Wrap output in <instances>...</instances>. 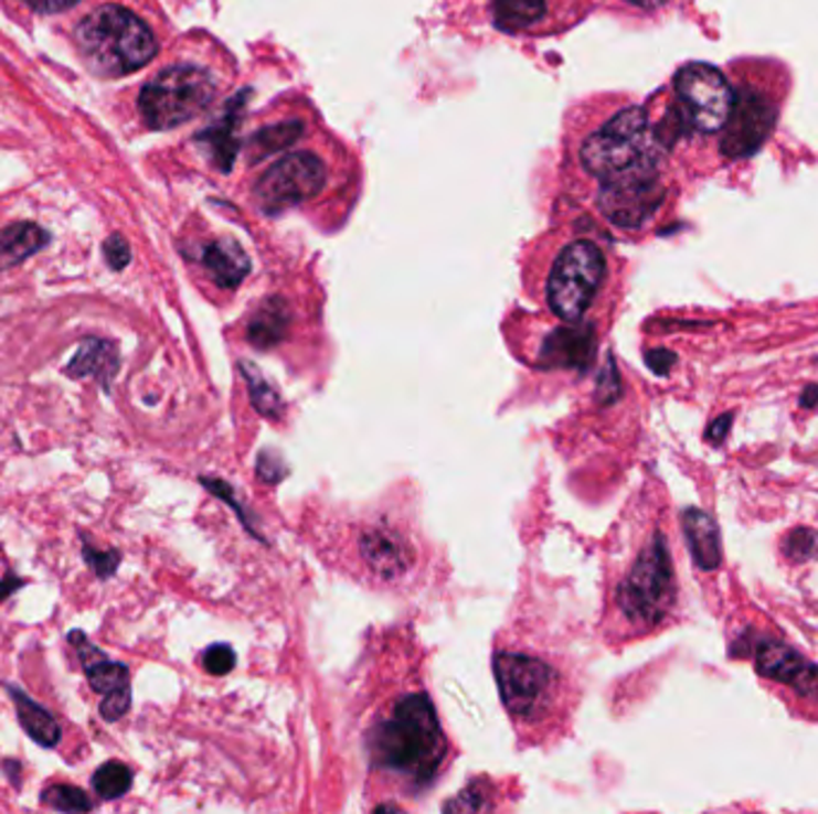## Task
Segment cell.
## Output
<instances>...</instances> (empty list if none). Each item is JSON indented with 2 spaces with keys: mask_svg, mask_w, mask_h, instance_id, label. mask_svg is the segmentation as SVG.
Wrapping results in <instances>:
<instances>
[{
  "mask_svg": "<svg viewBox=\"0 0 818 814\" xmlns=\"http://www.w3.org/2000/svg\"><path fill=\"white\" fill-rule=\"evenodd\" d=\"M51 235L34 223H18L0 232V270L24 264L29 256L46 249Z\"/></svg>",
  "mask_w": 818,
  "mask_h": 814,
  "instance_id": "ffe728a7",
  "label": "cell"
},
{
  "mask_svg": "<svg viewBox=\"0 0 818 814\" xmlns=\"http://www.w3.org/2000/svg\"><path fill=\"white\" fill-rule=\"evenodd\" d=\"M67 643L75 650L82 664V672L89 681V688L104 700L98 705V715L104 721H120L129 707H132V681H129V666L110 660L108 654L94 645L82 629L67 633Z\"/></svg>",
  "mask_w": 818,
  "mask_h": 814,
  "instance_id": "30bf717a",
  "label": "cell"
},
{
  "mask_svg": "<svg viewBox=\"0 0 818 814\" xmlns=\"http://www.w3.org/2000/svg\"><path fill=\"white\" fill-rule=\"evenodd\" d=\"M816 551V533L809 528H795L785 540V555L795 561L809 559Z\"/></svg>",
  "mask_w": 818,
  "mask_h": 814,
  "instance_id": "4316f807",
  "label": "cell"
},
{
  "mask_svg": "<svg viewBox=\"0 0 818 814\" xmlns=\"http://www.w3.org/2000/svg\"><path fill=\"white\" fill-rule=\"evenodd\" d=\"M682 528L694 564L701 571H715L723 561L721 533H718L715 521L701 508L689 506L682 512Z\"/></svg>",
  "mask_w": 818,
  "mask_h": 814,
  "instance_id": "ac0fdd59",
  "label": "cell"
},
{
  "mask_svg": "<svg viewBox=\"0 0 818 814\" xmlns=\"http://www.w3.org/2000/svg\"><path fill=\"white\" fill-rule=\"evenodd\" d=\"M75 43L92 72L125 77L153 61L158 41L139 14L123 6H100L75 29Z\"/></svg>",
  "mask_w": 818,
  "mask_h": 814,
  "instance_id": "7a4b0ae2",
  "label": "cell"
},
{
  "mask_svg": "<svg viewBox=\"0 0 818 814\" xmlns=\"http://www.w3.org/2000/svg\"><path fill=\"white\" fill-rule=\"evenodd\" d=\"M132 769H129L125 762L110 760L100 764L96 772L92 774V789L100 797V801H120L132 789Z\"/></svg>",
  "mask_w": 818,
  "mask_h": 814,
  "instance_id": "603a6c76",
  "label": "cell"
},
{
  "mask_svg": "<svg viewBox=\"0 0 818 814\" xmlns=\"http://www.w3.org/2000/svg\"><path fill=\"white\" fill-rule=\"evenodd\" d=\"M79 540H82V559L86 566H89L92 574L100 580V583L118 574L120 564H123V551L118 547H98L96 540H92V535L84 531H79Z\"/></svg>",
  "mask_w": 818,
  "mask_h": 814,
  "instance_id": "cb8c5ba5",
  "label": "cell"
},
{
  "mask_svg": "<svg viewBox=\"0 0 818 814\" xmlns=\"http://www.w3.org/2000/svg\"><path fill=\"white\" fill-rule=\"evenodd\" d=\"M118 371H120V349L113 340L106 338H84L77 346L75 356L63 366V373L70 381H86V377H94L104 392H110Z\"/></svg>",
  "mask_w": 818,
  "mask_h": 814,
  "instance_id": "5bb4252c",
  "label": "cell"
},
{
  "mask_svg": "<svg viewBox=\"0 0 818 814\" xmlns=\"http://www.w3.org/2000/svg\"><path fill=\"white\" fill-rule=\"evenodd\" d=\"M674 363H678V356L668 352V349H654V352L646 354V366L660 377L668 375L674 368Z\"/></svg>",
  "mask_w": 818,
  "mask_h": 814,
  "instance_id": "f546056e",
  "label": "cell"
},
{
  "mask_svg": "<svg viewBox=\"0 0 818 814\" xmlns=\"http://www.w3.org/2000/svg\"><path fill=\"white\" fill-rule=\"evenodd\" d=\"M371 760L385 772L412 783H428L445 758V738L436 709L426 695L393 703L371 729Z\"/></svg>",
  "mask_w": 818,
  "mask_h": 814,
  "instance_id": "6da1fadb",
  "label": "cell"
},
{
  "mask_svg": "<svg viewBox=\"0 0 818 814\" xmlns=\"http://www.w3.org/2000/svg\"><path fill=\"white\" fill-rule=\"evenodd\" d=\"M754 662L761 676L785 683L799 695L818 700V666L807 657H801L797 650L778 641H758Z\"/></svg>",
  "mask_w": 818,
  "mask_h": 814,
  "instance_id": "4fadbf2b",
  "label": "cell"
},
{
  "mask_svg": "<svg viewBox=\"0 0 818 814\" xmlns=\"http://www.w3.org/2000/svg\"><path fill=\"white\" fill-rule=\"evenodd\" d=\"M660 201H663V192L658 184V172H651L601 184L598 206L613 225L637 229L649 221Z\"/></svg>",
  "mask_w": 818,
  "mask_h": 814,
  "instance_id": "7c38bea8",
  "label": "cell"
},
{
  "mask_svg": "<svg viewBox=\"0 0 818 814\" xmlns=\"http://www.w3.org/2000/svg\"><path fill=\"white\" fill-rule=\"evenodd\" d=\"M627 3L644 8V10H656V8H663L668 0H627Z\"/></svg>",
  "mask_w": 818,
  "mask_h": 814,
  "instance_id": "d590c367",
  "label": "cell"
},
{
  "mask_svg": "<svg viewBox=\"0 0 818 814\" xmlns=\"http://www.w3.org/2000/svg\"><path fill=\"white\" fill-rule=\"evenodd\" d=\"M596 354V334L588 325H574L555 330L549 340L543 342L541 356L543 363L555 368H580L584 371Z\"/></svg>",
  "mask_w": 818,
  "mask_h": 814,
  "instance_id": "2e32d148",
  "label": "cell"
},
{
  "mask_svg": "<svg viewBox=\"0 0 818 814\" xmlns=\"http://www.w3.org/2000/svg\"><path fill=\"white\" fill-rule=\"evenodd\" d=\"M24 3L36 10V12H63L67 8H72L77 3V0H24Z\"/></svg>",
  "mask_w": 818,
  "mask_h": 814,
  "instance_id": "d6a6232c",
  "label": "cell"
},
{
  "mask_svg": "<svg viewBox=\"0 0 818 814\" xmlns=\"http://www.w3.org/2000/svg\"><path fill=\"white\" fill-rule=\"evenodd\" d=\"M615 602L623 617L637 626H654L674 602V569L663 533H654L637 561L620 580Z\"/></svg>",
  "mask_w": 818,
  "mask_h": 814,
  "instance_id": "8992f818",
  "label": "cell"
},
{
  "mask_svg": "<svg viewBox=\"0 0 818 814\" xmlns=\"http://www.w3.org/2000/svg\"><path fill=\"white\" fill-rule=\"evenodd\" d=\"M242 373L244 377H247V385H249V392H252V401L258 411H262L264 416H278L283 411L280 406V399H278V392L273 389L258 371H254L249 363H242Z\"/></svg>",
  "mask_w": 818,
  "mask_h": 814,
  "instance_id": "484cf974",
  "label": "cell"
},
{
  "mask_svg": "<svg viewBox=\"0 0 818 814\" xmlns=\"http://www.w3.org/2000/svg\"><path fill=\"white\" fill-rule=\"evenodd\" d=\"M104 256L110 270H125L132 260V251H129V244L120 235H110L104 244Z\"/></svg>",
  "mask_w": 818,
  "mask_h": 814,
  "instance_id": "f1b7e54d",
  "label": "cell"
},
{
  "mask_svg": "<svg viewBox=\"0 0 818 814\" xmlns=\"http://www.w3.org/2000/svg\"><path fill=\"white\" fill-rule=\"evenodd\" d=\"M6 693L10 695L14 715H18V721L22 726V731L34 740L41 748H57L63 740V726L57 721L53 711H49L43 705H39L34 697H29L22 688L12 686V683H3Z\"/></svg>",
  "mask_w": 818,
  "mask_h": 814,
  "instance_id": "e0dca14e",
  "label": "cell"
},
{
  "mask_svg": "<svg viewBox=\"0 0 818 814\" xmlns=\"http://www.w3.org/2000/svg\"><path fill=\"white\" fill-rule=\"evenodd\" d=\"M580 165L601 184L658 172V141L644 108L617 110L580 147Z\"/></svg>",
  "mask_w": 818,
  "mask_h": 814,
  "instance_id": "3957f363",
  "label": "cell"
},
{
  "mask_svg": "<svg viewBox=\"0 0 818 814\" xmlns=\"http://www.w3.org/2000/svg\"><path fill=\"white\" fill-rule=\"evenodd\" d=\"M221 92V79L206 65L178 63L158 72L139 94L141 118L166 132L204 115Z\"/></svg>",
  "mask_w": 818,
  "mask_h": 814,
  "instance_id": "277c9868",
  "label": "cell"
},
{
  "mask_svg": "<svg viewBox=\"0 0 818 814\" xmlns=\"http://www.w3.org/2000/svg\"><path fill=\"white\" fill-rule=\"evenodd\" d=\"M41 805L51 807L55 812H67V814H79V812H92L96 803L92 801L86 791L70 786V783H53V786L41 791Z\"/></svg>",
  "mask_w": 818,
  "mask_h": 814,
  "instance_id": "d4e9b609",
  "label": "cell"
},
{
  "mask_svg": "<svg viewBox=\"0 0 818 814\" xmlns=\"http://www.w3.org/2000/svg\"><path fill=\"white\" fill-rule=\"evenodd\" d=\"M359 551L369 569L383 580H393L407 571L412 564V549L393 531L371 528L359 540Z\"/></svg>",
  "mask_w": 818,
  "mask_h": 814,
  "instance_id": "9a60e30c",
  "label": "cell"
},
{
  "mask_svg": "<svg viewBox=\"0 0 818 814\" xmlns=\"http://www.w3.org/2000/svg\"><path fill=\"white\" fill-rule=\"evenodd\" d=\"M498 688L508 711L517 719L537 721L553 709L560 693V674L555 666L531 654H498Z\"/></svg>",
  "mask_w": 818,
  "mask_h": 814,
  "instance_id": "ba28073f",
  "label": "cell"
},
{
  "mask_svg": "<svg viewBox=\"0 0 818 814\" xmlns=\"http://www.w3.org/2000/svg\"><path fill=\"white\" fill-rule=\"evenodd\" d=\"M732 420H735V414L727 411L723 416H718L713 424L707 428V440L711 445H723L727 440L730 435V428H732Z\"/></svg>",
  "mask_w": 818,
  "mask_h": 814,
  "instance_id": "4dcf8cb0",
  "label": "cell"
},
{
  "mask_svg": "<svg viewBox=\"0 0 818 814\" xmlns=\"http://www.w3.org/2000/svg\"><path fill=\"white\" fill-rule=\"evenodd\" d=\"M201 662H204V668H206L209 674H213V676H225V674L233 672L235 652H233V647H227V645H211L204 652V657H201Z\"/></svg>",
  "mask_w": 818,
  "mask_h": 814,
  "instance_id": "83f0119b",
  "label": "cell"
},
{
  "mask_svg": "<svg viewBox=\"0 0 818 814\" xmlns=\"http://www.w3.org/2000/svg\"><path fill=\"white\" fill-rule=\"evenodd\" d=\"M201 266L209 272L213 285L221 289H235L247 278L249 258L244 256L242 246L233 239H219L209 244L204 254H201Z\"/></svg>",
  "mask_w": 818,
  "mask_h": 814,
  "instance_id": "d6986e66",
  "label": "cell"
},
{
  "mask_svg": "<svg viewBox=\"0 0 818 814\" xmlns=\"http://www.w3.org/2000/svg\"><path fill=\"white\" fill-rule=\"evenodd\" d=\"M3 772H6V776L10 779V783H12V789H18V791H22V764H20L18 760H12V758H8V760H3Z\"/></svg>",
  "mask_w": 818,
  "mask_h": 814,
  "instance_id": "836d02e7",
  "label": "cell"
},
{
  "mask_svg": "<svg viewBox=\"0 0 818 814\" xmlns=\"http://www.w3.org/2000/svg\"><path fill=\"white\" fill-rule=\"evenodd\" d=\"M290 325V311L280 299H268L249 321V342L258 349H270L280 342Z\"/></svg>",
  "mask_w": 818,
  "mask_h": 814,
  "instance_id": "44dd1931",
  "label": "cell"
},
{
  "mask_svg": "<svg viewBox=\"0 0 818 814\" xmlns=\"http://www.w3.org/2000/svg\"><path fill=\"white\" fill-rule=\"evenodd\" d=\"M496 22L508 32H522L545 18V0H493Z\"/></svg>",
  "mask_w": 818,
  "mask_h": 814,
  "instance_id": "7402d4cb",
  "label": "cell"
},
{
  "mask_svg": "<svg viewBox=\"0 0 818 814\" xmlns=\"http://www.w3.org/2000/svg\"><path fill=\"white\" fill-rule=\"evenodd\" d=\"M775 122H778L775 100L756 89H742L735 94V104H732L730 118L723 127V156H727L730 161L754 156L771 137Z\"/></svg>",
  "mask_w": 818,
  "mask_h": 814,
  "instance_id": "8fae6325",
  "label": "cell"
},
{
  "mask_svg": "<svg viewBox=\"0 0 818 814\" xmlns=\"http://www.w3.org/2000/svg\"><path fill=\"white\" fill-rule=\"evenodd\" d=\"M606 254L592 239H574L557 251L545 278V303L565 323H582L606 282Z\"/></svg>",
  "mask_w": 818,
  "mask_h": 814,
  "instance_id": "5b68a950",
  "label": "cell"
},
{
  "mask_svg": "<svg viewBox=\"0 0 818 814\" xmlns=\"http://www.w3.org/2000/svg\"><path fill=\"white\" fill-rule=\"evenodd\" d=\"M799 404L804 406V409H814V406L818 404V385H807L801 389V397H799Z\"/></svg>",
  "mask_w": 818,
  "mask_h": 814,
  "instance_id": "e575fe53",
  "label": "cell"
},
{
  "mask_svg": "<svg viewBox=\"0 0 818 814\" xmlns=\"http://www.w3.org/2000/svg\"><path fill=\"white\" fill-rule=\"evenodd\" d=\"M24 586H29V580L8 571L3 578H0V604H3L6 600H10L14 592H20Z\"/></svg>",
  "mask_w": 818,
  "mask_h": 814,
  "instance_id": "1f68e13d",
  "label": "cell"
},
{
  "mask_svg": "<svg viewBox=\"0 0 818 814\" xmlns=\"http://www.w3.org/2000/svg\"><path fill=\"white\" fill-rule=\"evenodd\" d=\"M674 92H678L684 118L707 135L721 132L735 104V92L723 72L707 63L684 65L674 77Z\"/></svg>",
  "mask_w": 818,
  "mask_h": 814,
  "instance_id": "9c48e42d",
  "label": "cell"
},
{
  "mask_svg": "<svg viewBox=\"0 0 818 814\" xmlns=\"http://www.w3.org/2000/svg\"><path fill=\"white\" fill-rule=\"evenodd\" d=\"M330 184L328 158L311 149L285 153L264 170L254 184L256 208L264 213H287L309 206Z\"/></svg>",
  "mask_w": 818,
  "mask_h": 814,
  "instance_id": "52a82bcc",
  "label": "cell"
}]
</instances>
